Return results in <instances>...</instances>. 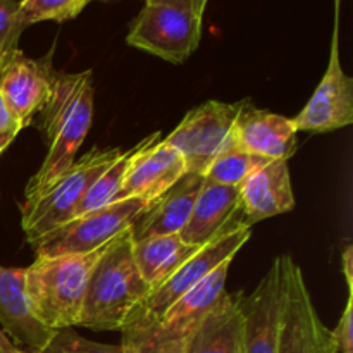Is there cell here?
Here are the masks:
<instances>
[{"instance_id":"1","label":"cell","mask_w":353,"mask_h":353,"mask_svg":"<svg viewBox=\"0 0 353 353\" xmlns=\"http://www.w3.org/2000/svg\"><path fill=\"white\" fill-rule=\"evenodd\" d=\"M93 72H55L54 88L41 110V130L47 141V155L40 169L28 181L24 202L43 195L76 161L93 121Z\"/></svg>"},{"instance_id":"2","label":"cell","mask_w":353,"mask_h":353,"mask_svg":"<svg viewBox=\"0 0 353 353\" xmlns=\"http://www.w3.org/2000/svg\"><path fill=\"white\" fill-rule=\"evenodd\" d=\"M148 292L150 288L134 264L130 228L114 238L97 261L76 326L93 331H121Z\"/></svg>"},{"instance_id":"3","label":"cell","mask_w":353,"mask_h":353,"mask_svg":"<svg viewBox=\"0 0 353 353\" xmlns=\"http://www.w3.org/2000/svg\"><path fill=\"white\" fill-rule=\"evenodd\" d=\"M107 245L88 254L37 257L24 269L28 303L45 327L52 331L76 327L86 285Z\"/></svg>"},{"instance_id":"4","label":"cell","mask_w":353,"mask_h":353,"mask_svg":"<svg viewBox=\"0 0 353 353\" xmlns=\"http://www.w3.org/2000/svg\"><path fill=\"white\" fill-rule=\"evenodd\" d=\"M121 148H99L86 152L33 202L21 205V228L28 243H34L50 231L74 219L76 210L90 186L119 157Z\"/></svg>"},{"instance_id":"5","label":"cell","mask_w":353,"mask_h":353,"mask_svg":"<svg viewBox=\"0 0 353 353\" xmlns=\"http://www.w3.org/2000/svg\"><path fill=\"white\" fill-rule=\"evenodd\" d=\"M250 236L252 226L241 221L236 226L228 230L226 233L219 234L216 240L203 245L196 254H193L188 261L183 262L164 283H161L157 288L148 292V295L141 300L140 305L130 314L124 326H152V324H157L179 296H183L193 286L199 285L203 278H207L223 262L233 261L234 255L247 245Z\"/></svg>"},{"instance_id":"6","label":"cell","mask_w":353,"mask_h":353,"mask_svg":"<svg viewBox=\"0 0 353 353\" xmlns=\"http://www.w3.org/2000/svg\"><path fill=\"white\" fill-rule=\"evenodd\" d=\"M150 203L145 199H124L74 217L31 243L34 255L55 257L97 250L130 230Z\"/></svg>"},{"instance_id":"7","label":"cell","mask_w":353,"mask_h":353,"mask_svg":"<svg viewBox=\"0 0 353 353\" xmlns=\"http://www.w3.org/2000/svg\"><path fill=\"white\" fill-rule=\"evenodd\" d=\"M203 16L169 3H147L128 31V45L172 64L185 62L202 40Z\"/></svg>"},{"instance_id":"8","label":"cell","mask_w":353,"mask_h":353,"mask_svg":"<svg viewBox=\"0 0 353 353\" xmlns=\"http://www.w3.org/2000/svg\"><path fill=\"white\" fill-rule=\"evenodd\" d=\"M248 100L228 103L209 100L190 110L181 123L164 138L179 152L190 174L203 176L214 159L230 143L234 123Z\"/></svg>"},{"instance_id":"9","label":"cell","mask_w":353,"mask_h":353,"mask_svg":"<svg viewBox=\"0 0 353 353\" xmlns=\"http://www.w3.org/2000/svg\"><path fill=\"white\" fill-rule=\"evenodd\" d=\"M283 309L278 353H338L333 331L321 321L302 268L281 255Z\"/></svg>"},{"instance_id":"10","label":"cell","mask_w":353,"mask_h":353,"mask_svg":"<svg viewBox=\"0 0 353 353\" xmlns=\"http://www.w3.org/2000/svg\"><path fill=\"white\" fill-rule=\"evenodd\" d=\"M334 28L330 61L323 79L302 110L292 119L296 133H327L353 123V79L343 71L340 59V0H334Z\"/></svg>"},{"instance_id":"11","label":"cell","mask_w":353,"mask_h":353,"mask_svg":"<svg viewBox=\"0 0 353 353\" xmlns=\"http://www.w3.org/2000/svg\"><path fill=\"white\" fill-rule=\"evenodd\" d=\"M52 57L48 52L43 57L31 59L17 48L0 71V93L23 128L33 123L34 114H40L50 99L57 72Z\"/></svg>"},{"instance_id":"12","label":"cell","mask_w":353,"mask_h":353,"mask_svg":"<svg viewBox=\"0 0 353 353\" xmlns=\"http://www.w3.org/2000/svg\"><path fill=\"white\" fill-rule=\"evenodd\" d=\"M283 309L281 255L243 299V353H278Z\"/></svg>"},{"instance_id":"13","label":"cell","mask_w":353,"mask_h":353,"mask_svg":"<svg viewBox=\"0 0 353 353\" xmlns=\"http://www.w3.org/2000/svg\"><path fill=\"white\" fill-rule=\"evenodd\" d=\"M159 133L148 141L126 172L117 200L145 199L154 202L186 174V165L178 150L169 147Z\"/></svg>"},{"instance_id":"14","label":"cell","mask_w":353,"mask_h":353,"mask_svg":"<svg viewBox=\"0 0 353 353\" xmlns=\"http://www.w3.org/2000/svg\"><path fill=\"white\" fill-rule=\"evenodd\" d=\"M0 330L26 352H38L54 331L33 316L26 296V271L0 265Z\"/></svg>"},{"instance_id":"15","label":"cell","mask_w":353,"mask_h":353,"mask_svg":"<svg viewBox=\"0 0 353 353\" xmlns=\"http://www.w3.org/2000/svg\"><path fill=\"white\" fill-rule=\"evenodd\" d=\"M241 221L245 219L241 214L240 186L219 185L203 179L192 216L179 236L186 243L203 247Z\"/></svg>"},{"instance_id":"16","label":"cell","mask_w":353,"mask_h":353,"mask_svg":"<svg viewBox=\"0 0 353 353\" xmlns=\"http://www.w3.org/2000/svg\"><path fill=\"white\" fill-rule=\"evenodd\" d=\"M241 214L248 226L279 216L295 207L288 161H269L240 185Z\"/></svg>"},{"instance_id":"17","label":"cell","mask_w":353,"mask_h":353,"mask_svg":"<svg viewBox=\"0 0 353 353\" xmlns=\"http://www.w3.org/2000/svg\"><path fill=\"white\" fill-rule=\"evenodd\" d=\"M231 140L243 150L269 161H288L296 150V130L292 119L252 107L250 102L238 116Z\"/></svg>"},{"instance_id":"18","label":"cell","mask_w":353,"mask_h":353,"mask_svg":"<svg viewBox=\"0 0 353 353\" xmlns=\"http://www.w3.org/2000/svg\"><path fill=\"white\" fill-rule=\"evenodd\" d=\"M203 176L186 172L176 185L155 199L131 226L133 241L161 234H179L192 216Z\"/></svg>"},{"instance_id":"19","label":"cell","mask_w":353,"mask_h":353,"mask_svg":"<svg viewBox=\"0 0 353 353\" xmlns=\"http://www.w3.org/2000/svg\"><path fill=\"white\" fill-rule=\"evenodd\" d=\"M243 292L224 293L188 338L186 353H243Z\"/></svg>"},{"instance_id":"20","label":"cell","mask_w":353,"mask_h":353,"mask_svg":"<svg viewBox=\"0 0 353 353\" xmlns=\"http://www.w3.org/2000/svg\"><path fill=\"white\" fill-rule=\"evenodd\" d=\"M231 262L233 261L223 262L199 285L179 296L155 326L172 336L188 338L200 321L216 307L221 296L226 293V279L230 274Z\"/></svg>"},{"instance_id":"21","label":"cell","mask_w":353,"mask_h":353,"mask_svg":"<svg viewBox=\"0 0 353 353\" xmlns=\"http://www.w3.org/2000/svg\"><path fill=\"white\" fill-rule=\"evenodd\" d=\"M200 248L183 241L179 234H161L133 241V259L143 281L154 290Z\"/></svg>"},{"instance_id":"22","label":"cell","mask_w":353,"mask_h":353,"mask_svg":"<svg viewBox=\"0 0 353 353\" xmlns=\"http://www.w3.org/2000/svg\"><path fill=\"white\" fill-rule=\"evenodd\" d=\"M157 133H152L148 134L147 138H143L141 141H138L134 147L128 148V150H123L119 154V157L102 172V174L97 178V181L90 186V190L86 192V195L83 196L81 203H79L78 210H76V216H85V214L92 212V210L100 209V207H105L109 203L117 202V195L121 192V186H123L124 178H126V172L130 169L131 162L134 161V157L138 155V152L148 143V141L154 140Z\"/></svg>"},{"instance_id":"23","label":"cell","mask_w":353,"mask_h":353,"mask_svg":"<svg viewBox=\"0 0 353 353\" xmlns=\"http://www.w3.org/2000/svg\"><path fill=\"white\" fill-rule=\"evenodd\" d=\"M268 162L269 159L250 154V152L238 147L233 140H230V143L221 150V154L209 165V169L203 174V179L219 183V185L240 186L252 171L268 164Z\"/></svg>"},{"instance_id":"24","label":"cell","mask_w":353,"mask_h":353,"mask_svg":"<svg viewBox=\"0 0 353 353\" xmlns=\"http://www.w3.org/2000/svg\"><path fill=\"white\" fill-rule=\"evenodd\" d=\"M123 334L124 353H186L188 338L172 336L152 326H124Z\"/></svg>"},{"instance_id":"25","label":"cell","mask_w":353,"mask_h":353,"mask_svg":"<svg viewBox=\"0 0 353 353\" xmlns=\"http://www.w3.org/2000/svg\"><path fill=\"white\" fill-rule=\"evenodd\" d=\"M88 0H19V19L24 26L43 21L74 19L88 6Z\"/></svg>"},{"instance_id":"26","label":"cell","mask_w":353,"mask_h":353,"mask_svg":"<svg viewBox=\"0 0 353 353\" xmlns=\"http://www.w3.org/2000/svg\"><path fill=\"white\" fill-rule=\"evenodd\" d=\"M34 353H124V350L121 345L92 341L76 333L72 327H65V330L54 331L47 345Z\"/></svg>"},{"instance_id":"27","label":"cell","mask_w":353,"mask_h":353,"mask_svg":"<svg viewBox=\"0 0 353 353\" xmlns=\"http://www.w3.org/2000/svg\"><path fill=\"white\" fill-rule=\"evenodd\" d=\"M26 30L19 19V0H0V71L16 52L19 38Z\"/></svg>"},{"instance_id":"28","label":"cell","mask_w":353,"mask_h":353,"mask_svg":"<svg viewBox=\"0 0 353 353\" xmlns=\"http://www.w3.org/2000/svg\"><path fill=\"white\" fill-rule=\"evenodd\" d=\"M333 331L334 341H336L338 353H353V299L348 293L347 305L343 314L340 316L336 327Z\"/></svg>"},{"instance_id":"29","label":"cell","mask_w":353,"mask_h":353,"mask_svg":"<svg viewBox=\"0 0 353 353\" xmlns=\"http://www.w3.org/2000/svg\"><path fill=\"white\" fill-rule=\"evenodd\" d=\"M21 130H23V126L16 119V116L9 109V105L3 100L2 93H0V154L16 140Z\"/></svg>"},{"instance_id":"30","label":"cell","mask_w":353,"mask_h":353,"mask_svg":"<svg viewBox=\"0 0 353 353\" xmlns=\"http://www.w3.org/2000/svg\"><path fill=\"white\" fill-rule=\"evenodd\" d=\"M147 3H169V6H179L185 9L193 10V12L203 16L205 12L207 0H145Z\"/></svg>"},{"instance_id":"31","label":"cell","mask_w":353,"mask_h":353,"mask_svg":"<svg viewBox=\"0 0 353 353\" xmlns=\"http://www.w3.org/2000/svg\"><path fill=\"white\" fill-rule=\"evenodd\" d=\"M341 269H343L345 281H347L348 293L353 292V247L347 245L341 254Z\"/></svg>"},{"instance_id":"32","label":"cell","mask_w":353,"mask_h":353,"mask_svg":"<svg viewBox=\"0 0 353 353\" xmlns=\"http://www.w3.org/2000/svg\"><path fill=\"white\" fill-rule=\"evenodd\" d=\"M0 353H28V352L17 347V345H14L12 341L6 336V333L0 330Z\"/></svg>"},{"instance_id":"33","label":"cell","mask_w":353,"mask_h":353,"mask_svg":"<svg viewBox=\"0 0 353 353\" xmlns=\"http://www.w3.org/2000/svg\"><path fill=\"white\" fill-rule=\"evenodd\" d=\"M88 2H93V0H88ZM97 2H110V0H97Z\"/></svg>"},{"instance_id":"34","label":"cell","mask_w":353,"mask_h":353,"mask_svg":"<svg viewBox=\"0 0 353 353\" xmlns=\"http://www.w3.org/2000/svg\"><path fill=\"white\" fill-rule=\"evenodd\" d=\"M28 353H31V352H28Z\"/></svg>"}]
</instances>
